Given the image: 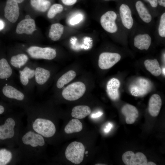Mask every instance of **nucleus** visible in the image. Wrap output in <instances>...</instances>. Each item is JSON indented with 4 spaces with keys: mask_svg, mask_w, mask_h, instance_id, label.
Here are the masks:
<instances>
[{
    "mask_svg": "<svg viewBox=\"0 0 165 165\" xmlns=\"http://www.w3.org/2000/svg\"><path fill=\"white\" fill-rule=\"evenodd\" d=\"M32 127L34 131L46 138L52 137L56 131L55 125L52 121L41 118L35 119Z\"/></svg>",
    "mask_w": 165,
    "mask_h": 165,
    "instance_id": "nucleus-1",
    "label": "nucleus"
},
{
    "mask_svg": "<svg viewBox=\"0 0 165 165\" xmlns=\"http://www.w3.org/2000/svg\"><path fill=\"white\" fill-rule=\"evenodd\" d=\"M85 148L81 142L73 141L68 146L65 151L67 159L76 164L80 163L83 160Z\"/></svg>",
    "mask_w": 165,
    "mask_h": 165,
    "instance_id": "nucleus-2",
    "label": "nucleus"
},
{
    "mask_svg": "<svg viewBox=\"0 0 165 165\" xmlns=\"http://www.w3.org/2000/svg\"><path fill=\"white\" fill-rule=\"evenodd\" d=\"M86 90V86L83 83L75 82L69 85L63 90L62 96L66 100L75 101L81 97Z\"/></svg>",
    "mask_w": 165,
    "mask_h": 165,
    "instance_id": "nucleus-3",
    "label": "nucleus"
},
{
    "mask_svg": "<svg viewBox=\"0 0 165 165\" xmlns=\"http://www.w3.org/2000/svg\"><path fill=\"white\" fill-rule=\"evenodd\" d=\"M152 84L148 80L139 78L130 86L129 90L132 95L141 97L146 95L151 90Z\"/></svg>",
    "mask_w": 165,
    "mask_h": 165,
    "instance_id": "nucleus-4",
    "label": "nucleus"
},
{
    "mask_svg": "<svg viewBox=\"0 0 165 165\" xmlns=\"http://www.w3.org/2000/svg\"><path fill=\"white\" fill-rule=\"evenodd\" d=\"M27 52L31 57L36 59L51 60L56 56L55 50L50 47L42 48L32 46L27 49Z\"/></svg>",
    "mask_w": 165,
    "mask_h": 165,
    "instance_id": "nucleus-5",
    "label": "nucleus"
},
{
    "mask_svg": "<svg viewBox=\"0 0 165 165\" xmlns=\"http://www.w3.org/2000/svg\"><path fill=\"white\" fill-rule=\"evenodd\" d=\"M117 15L113 11H109L104 14L100 18L101 24L103 28L110 33H114L118 30L115 22Z\"/></svg>",
    "mask_w": 165,
    "mask_h": 165,
    "instance_id": "nucleus-6",
    "label": "nucleus"
},
{
    "mask_svg": "<svg viewBox=\"0 0 165 165\" xmlns=\"http://www.w3.org/2000/svg\"><path fill=\"white\" fill-rule=\"evenodd\" d=\"M120 55L117 53L104 52L99 58L98 66L102 69H107L112 67L120 59Z\"/></svg>",
    "mask_w": 165,
    "mask_h": 165,
    "instance_id": "nucleus-7",
    "label": "nucleus"
},
{
    "mask_svg": "<svg viewBox=\"0 0 165 165\" xmlns=\"http://www.w3.org/2000/svg\"><path fill=\"white\" fill-rule=\"evenodd\" d=\"M122 159L126 165H147L146 156L141 152L135 154L132 151H128L122 155Z\"/></svg>",
    "mask_w": 165,
    "mask_h": 165,
    "instance_id": "nucleus-8",
    "label": "nucleus"
},
{
    "mask_svg": "<svg viewBox=\"0 0 165 165\" xmlns=\"http://www.w3.org/2000/svg\"><path fill=\"white\" fill-rule=\"evenodd\" d=\"M22 141L25 145H30L33 148L42 147L45 144L43 137L33 130L26 132L22 136Z\"/></svg>",
    "mask_w": 165,
    "mask_h": 165,
    "instance_id": "nucleus-9",
    "label": "nucleus"
},
{
    "mask_svg": "<svg viewBox=\"0 0 165 165\" xmlns=\"http://www.w3.org/2000/svg\"><path fill=\"white\" fill-rule=\"evenodd\" d=\"M4 11V16L9 21H16L20 13L18 3L15 0H7Z\"/></svg>",
    "mask_w": 165,
    "mask_h": 165,
    "instance_id": "nucleus-10",
    "label": "nucleus"
},
{
    "mask_svg": "<svg viewBox=\"0 0 165 165\" xmlns=\"http://www.w3.org/2000/svg\"><path fill=\"white\" fill-rule=\"evenodd\" d=\"M16 125L14 119L8 118L4 123L0 126V139L3 140L13 138L15 134L14 129Z\"/></svg>",
    "mask_w": 165,
    "mask_h": 165,
    "instance_id": "nucleus-11",
    "label": "nucleus"
},
{
    "mask_svg": "<svg viewBox=\"0 0 165 165\" xmlns=\"http://www.w3.org/2000/svg\"><path fill=\"white\" fill-rule=\"evenodd\" d=\"M119 12L123 25L127 29H130L133 25L134 20L129 6L125 4H122L119 7Z\"/></svg>",
    "mask_w": 165,
    "mask_h": 165,
    "instance_id": "nucleus-12",
    "label": "nucleus"
},
{
    "mask_svg": "<svg viewBox=\"0 0 165 165\" xmlns=\"http://www.w3.org/2000/svg\"><path fill=\"white\" fill-rule=\"evenodd\" d=\"M35 21L32 19H25L20 21L17 24L16 32L17 34H32L35 30Z\"/></svg>",
    "mask_w": 165,
    "mask_h": 165,
    "instance_id": "nucleus-13",
    "label": "nucleus"
},
{
    "mask_svg": "<svg viewBox=\"0 0 165 165\" xmlns=\"http://www.w3.org/2000/svg\"><path fill=\"white\" fill-rule=\"evenodd\" d=\"M122 112L126 117V121L128 124H131L135 121L138 116L139 113L134 106L127 104L124 105L122 109Z\"/></svg>",
    "mask_w": 165,
    "mask_h": 165,
    "instance_id": "nucleus-14",
    "label": "nucleus"
},
{
    "mask_svg": "<svg viewBox=\"0 0 165 165\" xmlns=\"http://www.w3.org/2000/svg\"><path fill=\"white\" fill-rule=\"evenodd\" d=\"M120 86V82L116 78H112L107 82V92L111 100L115 101L119 97V94L118 89Z\"/></svg>",
    "mask_w": 165,
    "mask_h": 165,
    "instance_id": "nucleus-15",
    "label": "nucleus"
},
{
    "mask_svg": "<svg viewBox=\"0 0 165 165\" xmlns=\"http://www.w3.org/2000/svg\"><path fill=\"white\" fill-rule=\"evenodd\" d=\"M162 105V100L158 94H155L150 97L149 101L148 112L151 116L156 117L159 114Z\"/></svg>",
    "mask_w": 165,
    "mask_h": 165,
    "instance_id": "nucleus-16",
    "label": "nucleus"
},
{
    "mask_svg": "<svg viewBox=\"0 0 165 165\" xmlns=\"http://www.w3.org/2000/svg\"><path fill=\"white\" fill-rule=\"evenodd\" d=\"M151 37L148 34H139L134 37V45L139 50H147L151 45Z\"/></svg>",
    "mask_w": 165,
    "mask_h": 165,
    "instance_id": "nucleus-17",
    "label": "nucleus"
},
{
    "mask_svg": "<svg viewBox=\"0 0 165 165\" xmlns=\"http://www.w3.org/2000/svg\"><path fill=\"white\" fill-rule=\"evenodd\" d=\"M2 91L4 95L9 98L19 101L24 98L23 93L12 86L6 85L3 88Z\"/></svg>",
    "mask_w": 165,
    "mask_h": 165,
    "instance_id": "nucleus-18",
    "label": "nucleus"
},
{
    "mask_svg": "<svg viewBox=\"0 0 165 165\" xmlns=\"http://www.w3.org/2000/svg\"><path fill=\"white\" fill-rule=\"evenodd\" d=\"M135 7L141 19L146 23H149L152 20V17L148 9L141 1H137Z\"/></svg>",
    "mask_w": 165,
    "mask_h": 165,
    "instance_id": "nucleus-19",
    "label": "nucleus"
},
{
    "mask_svg": "<svg viewBox=\"0 0 165 165\" xmlns=\"http://www.w3.org/2000/svg\"><path fill=\"white\" fill-rule=\"evenodd\" d=\"M50 72L43 68L38 67L35 70V78L36 82L39 85L45 83L50 76Z\"/></svg>",
    "mask_w": 165,
    "mask_h": 165,
    "instance_id": "nucleus-20",
    "label": "nucleus"
},
{
    "mask_svg": "<svg viewBox=\"0 0 165 165\" xmlns=\"http://www.w3.org/2000/svg\"><path fill=\"white\" fill-rule=\"evenodd\" d=\"M91 112V109L89 106L83 105H78L73 108L71 115L75 118L82 119L89 115Z\"/></svg>",
    "mask_w": 165,
    "mask_h": 165,
    "instance_id": "nucleus-21",
    "label": "nucleus"
},
{
    "mask_svg": "<svg viewBox=\"0 0 165 165\" xmlns=\"http://www.w3.org/2000/svg\"><path fill=\"white\" fill-rule=\"evenodd\" d=\"M144 64L146 69L154 76H158L161 74V69L156 59L146 60Z\"/></svg>",
    "mask_w": 165,
    "mask_h": 165,
    "instance_id": "nucleus-22",
    "label": "nucleus"
},
{
    "mask_svg": "<svg viewBox=\"0 0 165 165\" xmlns=\"http://www.w3.org/2000/svg\"><path fill=\"white\" fill-rule=\"evenodd\" d=\"M64 30L63 26L59 23L52 24L49 30V37L53 41L58 40L63 34Z\"/></svg>",
    "mask_w": 165,
    "mask_h": 165,
    "instance_id": "nucleus-23",
    "label": "nucleus"
},
{
    "mask_svg": "<svg viewBox=\"0 0 165 165\" xmlns=\"http://www.w3.org/2000/svg\"><path fill=\"white\" fill-rule=\"evenodd\" d=\"M82 129L81 122L78 119L71 120L64 128L65 132L67 134H71L80 131Z\"/></svg>",
    "mask_w": 165,
    "mask_h": 165,
    "instance_id": "nucleus-24",
    "label": "nucleus"
},
{
    "mask_svg": "<svg viewBox=\"0 0 165 165\" xmlns=\"http://www.w3.org/2000/svg\"><path fill=\"white\" fill-rule=\"evenodd\" d=\"M19 73L20 81L23 85L25 86L28 84L29 79L35 76V70L26 67L22 70L19 71Z\"/></svg>",
    "mask_w": 165,
    "mask_h": 165,
    "instance_id": "nucleus-25",
    "label": "nucleus"
},
{
    "mask_svg": "<svg viewBox=\"0 0 165 165\" xmlns=\"http://www.w3.org/2000/svg\"><path fill=\"white\" fill-rule=\"evenodd\" d=\"M12 70L7 61L5 58L0 60V79H6L12 75Z\"/></svg>",
    "mask_w": 165,
    "mask_h": 165,
    "instance_id": "nucleus-26",
    "label": "nucleus"
},
{
    "mask_svg": "<svg viewBox=\"0 0 165 165\" xmlns=\"http://www.w3.org/2000/svg\"><path fill=\"white\" fill-rule=\"evenodd\" d=\"M30 4L34 9L42 12H46L51 5L48 0H30Z\"/></svg>",
    "mask_w": 165,
    "mask_h": 165,
    "instance_id": "nucleus-27",
    "label": "nucleus"
},
{
    "mask_svg": "<svg viewBox=\"0 0 165 165\" xmlns=\"http://www.w3.org/2000/svg\"><path fill=\"white\" fill-rule=\"evenodd\" d=\"M76 74L73 70H70L63 74L58 80L56 85L59 89L61 88L64 85L72 80L75 77Z\"/></svg>",
    "mask_w": 165,
    "mask_h": 165,
    "instance_id": "nucleus-28",
    "label": "nucleus"
},
{
    "mask_svg": "<svg viewBox=\"0 0 165 165\" xmlns=\"http://www.w3.org/2000/svg\"><path fill=\"white\" fill-rule=\"evenodd\" d=\"M28 59V57L26 55L19 54L13 56L11 57L10 63L14 67L20 68L26 64Z\"/></svg>",
    "mask_w": 165,
    "mask_h": 165,
    "instance_id": "nucleus-29",
    "label": "nucleus"
},
{
    "mask_svg": "<svg viewBox=\"0 0 165 165\" xmlns=\"http://www.w3.org/2000/svg\"><path fill=\"white\" fill-rule=\"evenodd\" d=\"M12 158L11 152L6 149L0 150V165H5L9 163Z\"/></svg>",
    "mask_w": 165,
    "mask_h": 165,
    "instance_id": "nucleus-30",
    "label": "nucleus"
},
{
    "mask_svg": "<svg viewBox=\"0 0 165 165\" xmlns=\"http://www.w3.org/2000/svg\"><path fill=\"white\" fill-rule=\"evenodd\" d=\"M63 9L62 6L58 4L52 5L49 10L47 16L49 19L54 18L57 13L61 12Z\"/></svg>",
    "mask_w": 165,
    "mask_h": 165,
    "instance_id": "nucleus-31",
    "label": "nucleus"
},
{
    "mask_svg": "<svg viewBox=\"0 0 165 165\" xmlns=\"http://www.w3.org/2000/svg\"><path fill=\"white\" fill-rule=\"evenodd\" d=\"M158 33L160 36L165 37V13L161 15L158 28Z\"/></svg>",
    "mask_w": 165,
    "mask_h": 165,
    "instance_id": "nucleus-32",
    "label": "nucleus"
},
{
    "mask_svg": "<svg viewBox=\"0 0 165 165\" xmlns=\"http://www.w3.org/2000/svg\"><path fill=\"white\" fill-rule=\"evenodd\" d=\"M83 18V16L81 14L78 13L75 15L70 19L69 22L71 25H74L79 23Z\"/></svg>",
    "mask_w": 165,
    "mask_h": 165,
    "instance_id": "nucleus-33",
    "label": "nucleus"
},
{
    "mask_svg": "<svg viewBox=\"0 0 165 165\" xmlns=\"http://www.w3.org/2000/svg\"><path fill=\"white\" fill-rule=\"evenodd\" d=\"M64 4L68 6H71L75 4L77 0H61Z\"/></svg>",
    "mask_w": 165,
    "mask_h": 165,
    "instance_id": "nucleus-34",
    "label": "nucleus"
},
{
    "mask_svg": "<svg viewBox=\"0 0 165 165\" xmlns=\"http://www.w3.org/2000/svg\"><path fill=\"white\" fill-rule=\"evenodd\" d=\"M113 127V125L110 123H107L104 129V132L105 133H109Z\"/></svg>",
    "mask_w": 165,
    "mask_h": 165,
    "instance_id": "nucleus-35",
    "label": "nucleus"
},
{
    "mask_svg": "<svg viewBox=\"0 0 165 165\" xmlns=\"http://www.w3.org/2000/svg\"><path fill=\"white\" fill-rule=\"evenodd\" d=\"M148 2L153 7H156L158 5L157 0H144Z\"/></svg>",
    "mask_w": 165,
    "mask_h": 165,
    "instance_id": "nucleus-36",
    "label": "nucleus"
},
{
    "mask_svg": "<svg viewBox=\"0 0 165 165\" xmlns=\"http://www.w3.org/2000/svg\"><path fill=\"white\" fill-rule=\"evenodd\" d=\"M102 114V112H99L96 113L92 114L91 117L92 118H97L101 116Z\"/></svg>",
    "mask_w": 165,
    "mask_h": 165,
    "instance_id": "nucleus-37",
    "label": "nucleus"
},
{
    "mask_svg": "<svg viewBox=\"0 0 165 165\" xmlns=\"http://www.w3.org/2000/svg\"><path fill=\"white\" fill-rule=\"evenodd\" d=\"M157 2L160 5L165 7V0H157Z\"/></svg>",
    "mask_w": 165,
    "mask_h": 165,
    "instance_id": "nucleus-38",
    "label": "nucleus"
},
{
    "mask_svg": "<svg viewBox=\"0 0 165 165\" xmlns=\"http://www.w3.org/2000/svg\"><path fill=\"white\" fill-rule=\"evenodd\" d=\"M4 23L3 21L0 20V30L3 29L4 27Z\"/></svg>",
    "mask_w": 165,
    "mask_h": 165,
    "instance_id": "nucleus-39",
    "label": "nucleus"
},
{
    "mask_svg": "<svg viewBox=\"0 0 165 165\" xmlns=\"http://www.w3.org/2000/svg\"><path fill=\"white\" fill-rule=\"evenodd\" d=\"M4 111V107L2 105H0V114L3 113Z\"/></svg>",
    "mask_w": 165,
    "mask_h": 165,
    "instance_id": "nucleus-40",
    "label": "nucleus"
},
{
    "mask_svg": "<svg viewBox=\"0 0 165 165\" xmlns=\"http://www.w3.org/2000/svg\"><path fill=\"white\" fill-rule=\"evenodd\" d=\"M156 164L152 162H149L147 163V165H156Z\"/></svg>",
    "mask_w": 165,
    "mask_h": 165,
    "instance_id": "nucleus-41",
    "label": "nucleus"
},
{
    "mask_svg": "<svg viewBox=\"0 0 165 165\" xmlns=\"http://www.w3.org/2000/svg\"><path fill=\"white\" fill-rule=\"evenodd\" d=\"M18 3H20L23 2L24 0H15Z\"/></svg>",
    "mask_w": 165,
    "mask_h": 165,
    "instance_id": "nucleus-42",
    "label": "nucleus"
},
{
    "mask_svg": "<svg viewBox=\"0 0 165 165\" xmlns=\"http://www.w3.org/2000/svg\"><path fill=\"white\" fill-rule=\"evenodd\" d=\"M25 19H30L31 18L30 16L28 15H27L25 17Z\"/></svg>",
    "mask_w": 165,
    "mask_h": 165,
    "instance_id": "nucleus-43",
    "label": "nucleus"
},
{
    "mask_svg": "<svg viewBox=\"0 0 165 165\" xmlns=\"http://www.w3.org/2000/svg\"><path fill=\"white\" fill-rule=\"evenodd\" d=\"M165 68H163V74L164 75H165Z\"/></svg>",
    "mask_w": 165,
    "mask_h": 165,
    "instance_id": "nucleus-44",
    "label": "nucleus"
},
{
    "mask_svg": "<svg viewBox=\"0 0 165 165\" xmlns=\"http://www.w3.org/2000/svg\"><path fill=\"white\" fill-rule=\"evenodd\" d=\"M96 165H105V164H96Z\"/></svg>",
    "mask_w": 165,
    "mask_h": 165,
    "instance_id": "nucleus-45",
    "label": "nucleus"
},
{
    "mask_svg": "<svg viewBox=\"0 0 165 165\" xmlns=\"http://www.w3.org/2000/svg\"><path fill=\"white\" fill-rule=\"evenodd\" d=\"M88 153V152L87 151H86V152H85V154H87V153Z\"/></svg>",
    "mask_w": 165,
    "mask_h": 165,
    "instance_id": "nucleus-46",
    "label": "nucleus"
},
{
    "mask_svg": "<svg viewBox=\"0 0 165 165\" xmlns=\"http://www.w3.org/2000/svg\"><path fill=\"white\" fill-rule=\"evenodd\" d=\"M105 1H110V0H104Z\"/></svg>",
    "mask_w": 165,
    "mask_h": 165,
    "instance_id": "nucleus-47",
    "label": "nucleus"
}]
</instances>
